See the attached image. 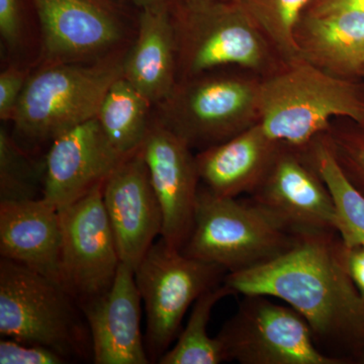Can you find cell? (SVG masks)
I'll list each match as a JSON object with an SVG mask.
<instances>
[{"label": "cell", "mask_w": 364, "mask_h": 364, "mask_svg": "<svg viewBox=\"0 0 364 364\" xmlns=\"http://www.w3.org/2000/svg\"><path fill=\"white\" fill-rule=\"evenodd\" d=\"M45 162L36 164L6 129H0V202L43 198Z\"/></svg>", "instance_id": "cell-25"}, {"label": "cell", "mask_w": 364, "mask_h": 364, "mask_svg": "<svg viewBox=\"0 0 364 364\" xmlns=\"http://www.w3.org/2000/svg\"><path fill=\"white\" fill-rule=\"evenodd\" d=\"M126 158L114 149L97 117L79 124L52 141L43 198L58 210L68 207L104 186Z\"/></svg>", "instance_id": "cell-14"}, {"label": "cell", "mask_w": 364, "mask_h": 364, "mask_svg": "<svg viewBox=\"0 0 364 364\" xmlns=\"http://www.w3.org/2000/svg\"><path fill=\"white\" fill-rule=\"evenodd\" d=\"M80 306L59 282L16 261H0V334L21 343L41 345L63 355L92 354Z\"/></svg>", "instance_id": "cell-4"}, {"label": "cell", "mask_w": 364, "mask_h": 364, "mask_svg": "<svg viewBox=\"0 0 364 364\" xmlns=\"http://www.w3.org/2000/svg\"><path fill=\"white\" fill-rule=\"evenodd\" d=\"M311 0H239L282 62L301 59L296 28Z\"/></svg>", "instance_id": "cell-24"}, {"label": "cell", "mask_w": 364, "mask_h": 364, "mask_svg": "<svg viewBox=\"0 0 364 364\" xmlns=\"http://www.w3.org/2000/svg\"><path fill=\"white\" fill-rule=\"evenodd\" d=\"M301 57L323 70L353 79L364 63V11L304 14L296 28Z\"/></svg>", "instance_id": "cell-20"}, {"label": "cell", "mask_w": 364, "mask_h": 364, "mask_svg": "<svg viewBox=\"0 0 364 364\" xmlns=\"http://www.w3.org/2000/svg\"><path fill=\"white\" fill-rule=\"evenodd\" d=\"M348 268L354 284L364 296V250L363 248H349Z\"/></svg>", "instance_id": "cell-31"}, {"label": "cell", "mask_w": 364, "mask_h": 364, "mask_svg": "<svg viewBox=\"0 0 364 364\" xmlns=\"http://www.w3.org/2000/svg\"><path fill=\"white\" fill-rule=\"evenodd\" d=\"M178 80L225 66L261 70L269 64V44L240 2L186 0L173 14Z\"/></svg>", "instance_id": "cell-7"}, {"label": "cell", "mask_w": 364, "mask_h": 364, "mask_svg": "<svg viewBox=\"0 0 364 364\" xmlns=\"http://www.w3.org/2000/svg\"><path fill=\"white\" fill-rule=\"evenodd\" d=\"M359 247H361L364 250V239L363 241H361L360 245H359Z\"/></svg>", "instance_id": "cell-34"}, {"label": "cell", "mask_w": 364, "mask_h": 364, "mask_svg": "<svg viewBox=\"0 0 364 364\" xmlns=\"http://www.w3.org/2000/svg\"><path fill=\"white\" fill-rule=\"evenodd\" d=\"M25 32L23 0H0V36L7 49L14 52L21 47Z\"/></svg>", "instance_id": "cell-29"}, {"label": "cell", "mask_w": 364, "mask_h": 364, "mask_svg": "<svg viewBox=\"0 0 364 364\" xmlns=\"http://www.w3.org/2000/svg\"><path fill=\"white\" fill-rule=\"evenodd\" d=\"M227 273L219 265L169 248L161 237L151 246L135 270L147 317L146 349L151 363L169 350L196 299L221 284Z\"/></svg>", "instance_id": "cell-8"}, {"label": "cell", "mask_w": 364, "mask_h": 364, "mask_svg": "<svg viewBox=\"0 0 364 364\" xmlns=\"http://www.w3.org/2000/svg\"><path fill=\"white\" fill-rule=\"evenodd\" d=\"M225 1H237V2H238L239 0H225Z\"/></svg>", "instance_id": "cell-35"}, {"label": "cell", "mask_w": 364, "mask_h": 364, "mask_svg": "<svg viewBox=\"0 0 364 364\" xmlns=\"http://www.w3.org/2000/svg\"><path fill=\"white\" fill-rule=\"evenodd\" d=\"M135 7L138 11H167L176 14L186 0H122Z\"/></svg>", "instance_id": "cell-32"}, {"label": "cell", "mask_w": 364, "mask_h": 364, "mask_svg": "<svg viewBox=\"0 0 364 364\" xmlns=\"http://www.w3.org/2000/svg\"><path fill=\"white\" fill-rule=\"evenodd\" d=\"M122 77L149 98L154 107L171 95L178 82L173 14L138 11L135 37L124 53Z\"/></svg>", "instance_id": "cell-18"}, {"label": "cell", "mask_w": 364, "mask_h": 364, "mask_svg": "<svg viewBox=\"0 0 364 364\" xmlns=\"http://www.w3.org/2000/svg\"><path fill=\"white\" fill-rule=\"evenodd\" d=\"M154 105L121 77L114 81L102 100L97 119L114 149L124 157L140 151L147 135Z\"/></svg>", "instance_id": "cell-21"}, {"label": "cell", "mask_w": 364, "mask_h": 364, "mask_svg": "<svg viewBox=\"0 0 364 364\" xmlns=\"http://www.w3.org/2000/svg\"><path fill=\"white\" fill-rule=\"evenodd\" d=\"M237 294L222 282L196 299L188 323L177 337L176 343L159 359V364H219L225 363L224 350L217 337L208 335L213 309L227 296Z\"/></svg>", "instance_id": "cell-23"}, {"label": "cell", "mask_w": 364, "mask_h": 364, "mask_svg": "<svg viewBox=\"0 0 364 364\" xmlns=\"http://www.w3.org/2000/svg\"><path fill=\"white\" fill-rule=\"evenodd\" d=\"M306 152L331 193L340 218L342 240L347 247H359L364 239V196L345 176L326 134L309 144Z\"/></svg>", "instance_id": "cell-22"}, {"label": "cell", "mask_w": 364, "mask_h": 364, "mask_svg": "<svg viewBox=\"0 0 364 364\" xmlns=\"http://www.w3.org/2000/svg\"><path fill=\"white\" fill-rule=\"evenodd\" d=\"M68 359L48 347L21 343L16 340L4 338L0 341L1 364H62Z\"/></svg>", "instance_id": "cell-27"}, {"label": "cell", "mask_w": 364, "mask_h": 364, "mask_svg": "<svg viewBox=\"0 0 364 364\" xmlns=\"http://www.w3.org/2000/svg\"><path fill=\"white\" fill-rule=\"evenodd\" d=\"M42 38L39 67L87 63L127 49L131 33L122 0H31Z\"/></svg>", "instance_id": "cell-10"}, {"label": "cell", "mask_w": 364, "mask_h": 364, "mask_svg": "<svg viewBox=\"0 0 364 364\" xmlns=\"http://www.w3.org/2000/svg\"><path fill=\"white\" fill-rule=\"evenodd\" d=\"M193 148L156 117L151 121L141 153L161 207V238L181 251L188 242L200 193V174Z\"/></svg>", "instance_id": "cell-13"}, {"label": "cell", "mask_w": 364, "mask_h": 364, "mask_svg": "<svg viewBox=\"0 0 364 364\" xmlns=\"http://www.w3.org/2000/svg\"><path fill=\"white\" fill-rule=\"evenodd\" d=\"M217 335L226 361L241 364H340L320 350L310 326L289 305L247 294Z\"/></svg>", "instance_id": "cell-9"}, {"label": "cell", "mask_w": 364, "mask_h": 364, "mask_svg": "<svg viewBox=\"0 0 364 364\" xmlns=\"http://www.w3.org/2000/svg\"><path fill=\"white\" fill-rule=\"evenodd\" d=\"M344 117L364 127V88L301 58L260 81L259 124L275 142L305 148Z\"/></svg>", "instance_id": "cell-2"}, {"label": "cell", "mask_w": 364, "mask_h": 364, "mask_svg": "<svg viewBox=\"0 0 364 364\" xmlns=\"http://www.w3.org/2000/svg\"><path fill=\"white\" fill-rule=\"evenodd\" d=\"M341 11H363L364 0H311L306 14H326Z\"/></svg>", "instance_id": "cell-30"}, {"label": "cell", "mask_w": 364, "mask_h": 364, "mask_svg": "<svg viewBox=\"0 0 364 364\" xmlns=\"http://www.w3.org/2000/svg\"><path fill=\"white\" fill-rule=\"evenodd\" d=\"M282 143L267 135L259 123L196 155L203 186L221 196L239 198L257 188Z\"/></svg>", "instance_id": "cell-19"}, {"label": "cell", "mask_w": 364, "mask_h": 364, "mask_svg": "<svg viewBox=\"0 0 364 364\" xmlns=\"http://www.w3.org/2000/svg\"><path fill=\"white\" fill-rule=\"evenodd\" d=\"M141 298L135 272L121 263L109 291L80 304L95 364L151 363L141 333Z\"/></svg>", "instance_id": "cell-16"}, {"label": "cell", "mask_w": 364, "mask_h": 364, "mask_svg": "<svg viewBox=\"0 0 364 364\" xmlns=\"http://www.w3.org/2000/svg\"><path fill=\"white\" fill-rule=\"evenodd\" d=\"M298 235L250 198L218 196L203 186L193 231L181 252L238 272L282 255Z\"/></svg>", "instance_id": "cell-3"}, {"label": "cell", "mask_w": 364, "mask_h": 364, "mask_svg": "<svg viewBox=\"0 0 364 364\" xmlns=\"http://www.w3.org/2000/svg\"><path fill=\"white\" fill-rule=\"evenodd\" d=\"M102 196L119 259L135 272L163 230L161 207L141 151L112 172Z\"/></svg>", "instance_id": "cell-15"}, {"label": "cell", "mask_w": 364, "mask_h": 364, "mask_svg": "<svg viewBox=\"0 0 364 364\" xmlns=\"http://www.w3.org/2000/svg\"><path fill=\"white\" fill-rule=\"evenodd\" d=\"M260 81L210 71L178 80L156 117L191 148L207 149L259 123Z\"/></svg>", "instance_id": "cell-6"}, {"label": "cell", "mask_w": 364, "mask_h": 364, "mask_svg": "<svg viewBox=\"0 0 364 364\" xmlns=\"http://www.w3.org/2000/svg\"><path fill=\"white\" fill-rule=\"evenodd\" d=\"M359 77L364 78V63L363 67H361L360 72H359Z\"/></svg>", "instance_id": "cell-33"}, {"label": "cell", "mask_w": 364, "mask_h": 364, "mask_svg": "<svg viewBox=\"0 0 364 364\" xmlns=\"http://www.w3.org/2000/svg\"><path fill=\"white\" fill-rule=\"evenodd\" d=\"M30 76V69L16 64H11L0 73V119L2 121L13 122Z\"/></svg>", "instance_id": "cell-28"}, {"label": "cell", "mask_w": 364, "mask_h": 364, "mask_svg": "<svg viewBox=\"0 0 364 364\" xmlns=\"http://www.w3.org/2000/svg\"><path fill=\"white\" fill-rule=\"evenodd\" d=\"M127 49L98 61L38 67L14 114L16 130L30 140L53 141L95 119L112 83L123 75Z\"/></svg>", "instance_id": "cell-5"}, {"label": "cell", "mask_w": 364, "mask_h": 364, "mask_svg": "<svg viewBox=\"0 0 364 364\" xmlns=\"http://www.w3.org/2000/svg\"><path fill=\"white\" fill-rule=\"evenodd\" d=\"M350 123L332 124L326 136L345 176L364 196V127Z\"/></svg>", "instance_id": "cell-26"}, {"label": "cell", "mask_w": 364, "mask_h": 364, "mask_svg": "<svg viewBox=\"0 0 364 364\" xmlns=\"http://www.w3.org/2000/svg\"><path fill=\"white\" fill-rule=\"evenodd\" d=\"M59 210L44 198L0 202V254L61 284Z\"/></svg>", "instance_id": "cell-17"}, {"label": "cell", "mask_w": 364, "mask_h": 364, "mask_svg": "<svg viewBox=\"0 0 364 364\" xmlns=\"http://www.w3.org/2000/svg\"><path fill=\"white\" fill-rule=\"evenodd\" d=\"M104 186L59 210L61 284L79 305L109 291L122 263L105 208Z\"/></svg>", "instance_id": "cell-11"}, {"label": "cell", "mask_w": 364, "mask_h": 364, "mask_svg": "<svg viewBox=\"0 0 364 364\" xmlns=\"http://www.w3.org/2000/svg\"><path fill=\"white\" fill-rule=\"evenodd\" d=\"M348 251L338 233H301L282 255L227 273L223 282L237 294L279 299L303 316L323 353L364 364V296L349 272Z\"/></svg>", "instance_id": "cell-1"}, {"label": "cell", "mask_w": 364, "mask_h": 364, "mask_svg": "<svg viewBox=\"0 0 364 364\" xmlns=\"http://www.w3.org/2000/svg\"><path fill=\"white\" fill-rule=\"evenodd\" d=\"M249 198L294 233L339 234L340 218L331 193L305 148L282 144Z\"/></svg>", "instance_id": "cell-12"}]
</instances>
